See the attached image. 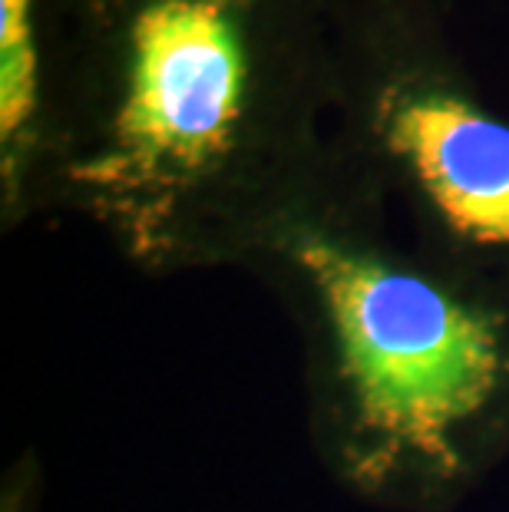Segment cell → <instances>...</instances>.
I'll list each match as a JSON object with an SVG mask.
<instances>
[{
	"label": "cell",
	"mask_w": 509,
	"mask_h": 512,
	"mask_svg": "<svg viewBox=\"0 0 509 512\" xmlns=\"http://www.w3.org/2000/svg\"><path fill=\"white\" fill-rule=\"evenodd\" d=\"M331 0H47L27 199L146 278L238 268L331 143Z\"/></svg>",
	"instance_id": "cell-1"
},
{
	"label": "cell",
	"mask_w": 509,
	"mask_h": 512,
	"mask_svg": "<svg viewBox=\"0 0 509 512\" xmlns=\"http://www.w3.org/2000/svg\"><path fill=\"white\" fill-rule=\"evenodd\" d=\"M291 321L311 450L381 512H453L509 460V281L407 242L328 143L238 268Z\"/></svg>",
	"instance_id": "cell-2"
},
{
	"label": "cell",
	"mask_w": 509,
	"mask_h": 512,
	"mask_svg": "<svg viewBox=\"0 0 509 512\" xmlns=\"http://www.w3.org/2000/svg\"><path fill=\"white\" fill-rule=\"evenodd\" d=\"M331 139L404 238L509 281V119L453 50L440 0H331Z\"/></svg>",
	"instance_id": "cell-3"
},
{
	"label": "cell",
	"mask_w": 509,
	"mask_h": 512,
	"mask_svg": "<svg viewBox=\"0 0 509 512\" xmlns=\"http://www.w3.org/2000/svg\"><path fill=\"white\" fill-rule=\"evenodd\" d=\"M47 103V0H0V222H27Z\"/></svg>",
	"instance_id": "cell-4"
}]
</instances>
